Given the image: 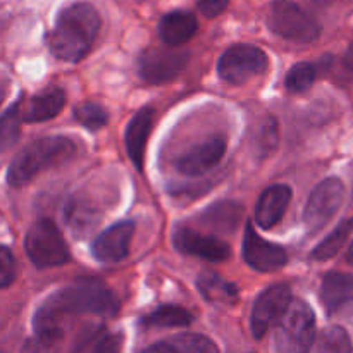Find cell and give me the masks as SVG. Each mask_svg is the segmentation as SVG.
I'll return each mask as SVG.
<instances>
[{
    "label": "cell",
    "instance_id": "1",
    "mask_svg": "<svg viewBox=\"0 0 353 353\" xmlns=\"http://www.w3.org/2000/svg\"><path fill=\"white\" fill-rule=\"evenodd\" d=\"M119 300L99 281H78L52 293L33 319L34 333L41 343H54L62 336V321L69 316H116Z\"/></svg>",
    "mask_w": 353,
    "mask_h": 353
},
{
    "label": "cell",
    "instance_id": "2",
    "mask_svg": "<svg viewBox=\"0 0 353 353\" xmlns=\"http://www.w3.org/2000/svg\"><path fill=\"white\" fill-rule=\"evenodd\" d=\"M99 12L90 3H72L59 14L48 34V47L64 62H79L92 50L100 31Z\"/></svg>",
    "mask_w": 353,
    "mask_h": 353
},
{
    "label": "cell",
    "instance_id": "3",
    "mask_svg": "<svg viewBox=\"0 0 353 353\" xmlns=\"http://www.w3.org/2000/svg\"><path fill=\"white\" fill-rule=\"evenodd\" d=\"M74 141L65 137H43L28 143L17 152L7 169V183L12 188H21L33 181L38 174L52 168L65 164L74 157Z\"/></svg>",
    "mask_w": 353,
    "mask_h": 353
},
{
    "label": "cell",
    "instance_id": "4",
    "mask_svg": "<svg viewBox=\"0 0 353 353\" xmlns=\"http://www.w3.org/2000/svg\"><path fill=\"white\" fill-rule=\"evenodd\" d=\"M316 343V316L303 300H292L276 323L278 353H310Z\"/></svg>",
    "mask_w": 353,
    "mask_h": 353
},
{
    "label": "cell",
    "instance_id": "5",
    "mask_svg": "<svg viewBox=\"0 0 353 353\" xmlns=\"http://www.w3.org/2000/svg\"><path fill=\"white\" fill-rule=\"evenodd\" d=\"M24 248L30 261L40 269L64 265L71 259L61 230L48 217H41L31 224L24 238Z\"/></svg>",
    "mask_w": 353,
    "mask_h": 353
},
{
    "label": "cell",
    "instance_id": "6",
    "mask_svg": "<svg viewBox=\"0 0 353 353\" xmlns=\"http://www.w3.org/2000/svg\"><path fill=\"white\" fill-rule=\"evenodd\" d=\"M268 24L278 37L299 43H312L321 34V24L292 0H274L269 7Z\"/></svg>",
    "mask_w": 353,
    "mask_h": 353
},
{
    "label": "cell",
    "instance_id": "7",
    "mask_svg": "<svg viewBox=\"0 0 353 353\" xmlns=\"http://www.w3.org/2000/svg\"><path fill=\"white\" fill-rule=\"evenodd\" d=\"M269 65L268 54L262 48L248 43H238L224 50L217 61L221 79L231 85H241L255 76L264 74Z\"/></svg>",
    "mask_w": 353,
    "mask_h": 353
},
{
    "label": "cell",
    "instance_id": "8",
    "mask_svg": "<svg viewBox=\"0 0 353 353\" xmlns=\"http://www.w3.org/2000/svg\"><path fill=\"white\" fill-rule=\"evenodd\" d=\"M345 200V185L340 178H327L321 181L310 193L303 212L309 234H317L336 216Z\"/></svg>",
    "mask_w": 353,
    "mask_h": 353
},
{
    "label": "cell",
    "instance_id": "9",
    "mask_svg": "<svg viewBox=\"0 0 353 353\" xmlns=\"http://www.w3.org/2000/svg\"><path fill=\"white\" fill-rule=\"evenodd\" d=\"M292 290L286 285H272L257 296L252 309V333L255 338H262L271 326H274L288 305L292 303Z\"/></svg>",
    "mask_w": 353,
    "mask_h": 353
},
{
    "label": "cell",
    "instance_id": "10",
    "mask_svg": "<svg viewBox=\"0 0 353 353\" xmlns=\"http://www.w3.org/2000/svg\"><path fill=\"white\" fill-rule=\"evenodd\" d=\"M188 64L186 52L169 48H150L145 50L138 61V71L147 83H168L174 79Z\"/></svg>",
    "mask_w": 353,
    "mask_h": 353
},
{
    "label": "cell",
    "instance_id": "11",
    "mask_svg": "<svg viewBox=\"0 0 353 353\" xmlns=\"http://www.w3.org/2000/svg\"><path fill=\"white\" fill-rule=\"evenodd\" d=\"M243 261L254 271L274 272L285 268L288 262V254L279 245L264 240L254 230L252 223H248L243 238Z\"/></svg>",
    "mask_w": 353,
    "mask_h": 353
},
{
    "label": "cell",
    "instance_id": "12",
    "mask_svg": "<svg viewBox=\"0 0 353 353\" xmlns=\"http://www.w3.org/2000/svg\"><path fill=\"white\" fill-rule=\"evenodd\" d=\"M174 247L181 254L210 262H224L231 255V248L226 241L212 234L199 233L192 228H178L174 231Z\"/></svg>",
    "mask_w": 353,
    "mask_h": 353
},
{
    "label": "cell",
    "instance_id": "13",
    "mask_svg": "<svg viewBox=\"0 0 353 353\" xmlns=\"http://www.w3.org/2000/svg\"><path fill=\"white\" fill-rule=\"evenodd\" d=\"M226 140L223 137H210L181 155L176 168L185 176H202L216 168L226 154Z\"/></svg>",
    "mask_w": 353,
    "mask_h": 353
},
{
    "label": "cell",
    "instance_id": "14",
    "mask_svg": "<svg viewBox=\"0 0 353 353\" xmlns=\"http://www.w3.org/2000/svg\"><path fill=\"white\" fill-rule=\"evenodd\" d=\"M134 234V224L131 221L117 223L107 228L93 241L92 254L100 262H121L130 254V245Z\"/></svg>",
    "mask_w": 353,
    "mask_h": 353
},
{
    "label": "cell",
    "instance_id": "15",
    "mask_svg": "<svg viewBox=\"0 0 353 353\" xmlns=\"http://www.w3.org/2000/svg\"><path fill=\"white\" fill-rule=\"evenodd\" d=\"M155 121V110L152 107H143L131 117L130 124L126 128V150L131 162L138 171L143 169L145 148H147L148 137L152 133Z\"/></svg>",
    "mask_w": 353,
    "mask_h": 353
},
{
    "label": "cell",
    "instance_id": "16",
    "mask_svg": "<svg viewBox=\"0 0 353 353\" xmlns=\"http://www.w3.org/2000/svg\"><path fill=\"white\" fill-rule=\"evenodd\" d=\"M292 202V188L286 185H272L262 192L255 207V223L262 230H271L285 216Z\"/></svg>",
    "mask_w": 353,
    "mask_h": 353
},
{
    "label": "cell",
    "instance_id": "17",
    "mask_svg": "<svg viewBox=\"0 0 353 353\" xmlns=\"http://www.w3.org/2000/svg\"><path fill=\"white\" fill-rule=\"evenodd\" d=\"M199 30L196 17L188 10H172L159 23V34L169 47H179L195 37Z\"/></svg>",
    "mask_w": 353,
    "mask_h": 353
},
{
    "label": "cell",
    "instance_id": "18",
    "mask_svg": "<svg viewBox=\"0 0 353 353\" xmlns=\"http://www.w3.org/2000/svg\"><path fill=\"white\" fill-rule=\"evenodd\" d=\"M65 105V93L61 88H48L34 95L21 112L24 123H43L54 119Z\"/></svg>",
    "mask_w": 353,
    "mask_h": 353
},
{
    "label": "cell",
    "instance_id": "19",
    "mask_svg": "<svg viewBox=\"0 0 353 353\" xmlns=\"http://www.w3.org/2000/svg\"><path fill=\"white\" fill-rule=\"evenodd\" d=\"M321 300L327 314H334L353 302V274L343 272H330L324 276L321 286Z\"/></svg>",
    "mask_w": 353,
    "mask_h": 353
},
{
    "label": "cell",
    "instance_id": "20",
    "mask_svg": "<svg viewBox=\"0 0 353 353\" xmlns=\"http://www.w3.org/2000/svg\"><path fill=\"white\" fill-rule=\"evenodd\" d=\"M157 347L161 353H219V348L210 338L195 333H183L159 341Z\"/></svg>",
    "mask_w": 353,
    "mask_h": 353
},
{
    "label": "cell",
    "instance_id": "21",
    "mask_svg": "<svg viewBox=\"0 0 353 353\" xmlns=\"http://www.w3.org/2000/svg\"><path fill=\"white\" fill-rule=\"evenodd\" d=\"M353 231V217H348V219H343L310 254V257L317 262H324L333 259L341 248L345 247L347 240L350 238Z\"/></svg>",
    "mask_w": 353,
    "mask_h": 353
},
{
    "label": "cell",
    "instance_id": "22",
    "mask_svg": "<svg viewBox=\"0 0 353 353\" xmlns=\"http://www.w3.org/2000/svg\"><path fill=\"white\" fill-rule=\"evenodd\" d=\"M192 323V312L178 305H162L145 317V324L150 327H185Z\"/></svg>",
    "mask_w": 353,
    "mask_h": 353
},
{
    "label": "cell",
    "instance_id": "23",
    "mask_svg": "<svg viewBox=\"0 0 353 353\" xmlns=\"http://www.w3.org/2000/svg\"><path fill=\"white\" fill-rule=\"evenodd\" d=\"M199 288L202 295L212 302L236 299V286L226 283L214 272H202V276L199 278Z\"/></svg>",
    "mask_w": 353,
    "mask_h": 353
},
{
    "label": "cell",
    "instance_id": "24",
    "mask_svg": "<svg viewBox=\"0 0 353 353\" xmlns=\"http://www.w3.org/2000/svg\"><path fill=\"white\" fill-rule=\"evenodd\" d=\"M316 353H353L350 336L341 326L326 327L317 338Z\"/></svg>",
    "mask_w": 353,
    "mask_h": 353
},
{
    "label": "cell",
    "instance_id": "25",
    "mask_svg": "<svg viewBox=\"0 0 353 353\" xmlns=\"http://www.w3.org/2000/svg\"><path fill=\"white\" fill-rule=\"evenodd\" d=\"M21 107L19 103L10 107L3 116H0V154L17 143L21 134Z\"/></svg>",
    "mask_w": 353,
    "mask_h": 353
},
{
    "label": "cell",
    "instance_id": "26",
    "mask_svg": "<svg viewBox=\"0 0 353 353\" xmlns=\"http://www.w3.org/2000/svg\"><path fill=\"white\" fill-rule=\"evenodd\" d=\"M317 69L310 62H299L288 71L285 78V86L292 93H303L316 81Z\"/></svg>",
    "mask_w": 353,
    "mask_h": 353
},
{
    "label": "cell",
    "instance_id": "27",
    "mask_svg": "<svg viewBox=\"0 0 353 353\" xmlns=\"http://www.w3.org/2000/svg\"><path fill=\"white\" fill-rule=\"evenodd\" d=\"M74 117L78 119V123L81 126L88 128V130L97 131L102 130L103 126H107V121H109V114L103 109L102 105L93 102H85L79 103L74 109Z\"/></svg>",
    "mask_w": 353,
    "mask_h": 353
},
{
    "label": "cell",
    "instance_id": "28",
    "mask_svg": "<svg viewBox=\"0 0 353 353\" xmlns=\"http://www.w3.org/2000/svg\"><path fill=\"white\" fill-rule=\"evenodd\" d=\"M17 274L16 257L7 247L0 245V288H7L14 283Z\"/></svg>",
    "mask_w": 353,
    "mask_h": 353
},
{
    "label": "cell",
    "instance_id": "29",
    "mask_svg": "<svg viewBox=\"0 0 353 353\" xmlns=\"http://www.w3.org/2000/svg\"><path fill=\"white\" fill-rule=\"evenodd\" d=\"M278 143V123L274 117H269L261 128V137H259V148L269 152L271 148L276 147Z\"/></svg>",
    "mask_w": 353,
    "mask_h": 353
},
{
    "label": "cell",
    "instance_id": "30",
    "mask_svg": "<svg viewBox=\"0 0 353 353\" xmlns=\"http://www.w3.org/2000/svg\"><path fill=\"white\" fill-rule=\"evenodd\" d=\"M121 348H123V336L121 334H105L95 345L93 353H121Z\"/></svg>",
    "mask_w": 353,
    "mask_h": 353
},
{
    "label": "cell",
    "instance_id": "31",
    "mask_svg": "<svg viewBox=\"0 0 353 353\" xmlns=\"http://www.w3.org/2000/svg\"><path fill=\"white\" fill-rule=\"evenodd\" d=\"M230 0H199V10L205 17L212 19L226 10Z\"/></svg>",
    "mask_w": 353,
    "mask_h": 353
},
{
    "label": "cell",
    "instance_id": "32",
    "mask_svg": "<svg viewBox=\"0 0 353 353\" xmlns=\"http://www.w3.org/2000/svg\"><path fill=\"white\" fill-rule=\"evenodd\" d=\"M9 86H10L9 79L0 78V105H2L3 100L7 99V93H9Z\"/></svg>",
    "mask_w": 353,
    "mask_h": 353
},
{
    "label": "cell",
    "instance_id": "33",
    "mask_svg": "<svg viewBox=\"0 0 353 353\" xmlns=\"http://www.w3.org/2000/svg\"><path fill=\"white\" fill-rule=\"evenodd\" d=\"M140 353H161V350H159L157 343H155V345H152V347L145 348V350H143V352H140Z\"/></svg>",
    "mask_w": 353,
    "mask_h": 353
},
{
    "label": "cell",
    "instance_id": "34",
    "mask_svg": "<svg viewBox=\"0 0 353 353\" xmlns=\"http://www.w3.org/2000/svg\"><path fill=\"white\" fill-rule=\"evenodd\" d=\"M347 261L353 265V243L350 245V248H348V252H347Z\"/></svg>",
    "mask_w": 353,
    "mask_h": 353
}]
</instances>
